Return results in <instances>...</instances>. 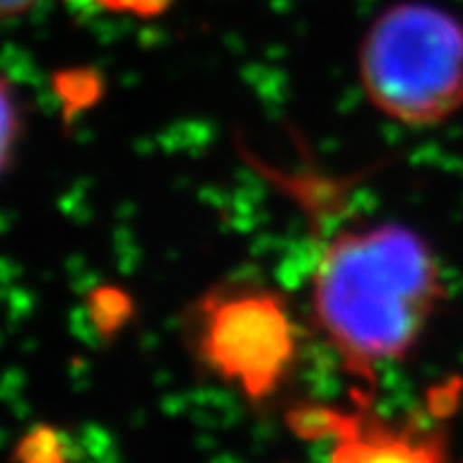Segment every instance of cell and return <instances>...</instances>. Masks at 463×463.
Listing matches in <instances>:
<instances>
[{
    "mask_svg": "<svg viewBox=\"0 0 463 463\" xmlns=\"http://www.w3.org/2000/svg\"><path fill=\"white\" fill-rule=\"evenodd\" d=\"M439 298L433 250L397 222L341 232L312 279L315 322L347 372L369 385L378 366L414 350Z\"/></svg>",
    "mask_w": 463,
    "mask_h": 463,
    "instance_id": "1",
    "label": "cell"
},
{
    "mask_svg": "<svg viewBox=\"0 0 463 463\" xmlns=\"http://www.w3.org/2000/svg\"><path fill=\"white\" fill-rule=\"evenodd\" d=\"M360 79L392 121H447L463 107V22L430 3L388 7L362 41Z\"/></svg>",
    "mask_w": 463,
    "mask_h": 463,
    "instance_id": "2",
    "label": "cell"
},
{
    "mask_svg": "<svg viewBox=\"0 0 463 463\" xmlns=\"http://www.w3.org/2000/svg\"><path fill=\"white\" fill-rule=\"evenodd\" d=\"M194 343L208 372L237 385L249 400H265L291 369L298 334L275 293L222 288L199 305Z\"/></svg>",
    "mask_w": 463,
    "mask_h": 463,
    "instance_id": "3",
    "label": "cell"
},
{
    "mask_svg": "<svg viewBox=\"0 0 463 463\" xmlns=\"http://www.w3.org/2000/svg\"><path fill=\"white\" fill-rule=\"evenodd\" d=\"M305 435H329L334 439L331 463H445V439L439 430L420 423L397 426L369 414V409L353 411L305 409L298 423Z\"/></svg>",
    "mask_w": 463,
    "mask_h": 463,
    "instance_id": "4",
    "label": "cell"
},
{
    "mask_svg": "<svg viewBox=\"0 0 463 463\" xmlns=\"http://www.w3.org/2000/svg\"><path fill=\"white\" fill-rule=\"evenodd\" d=\"M36 0H0V10H3V17H19L24 14Z\"/></svg>",
    "mask_w": 463,
    "mask_h": 463,
    "instance_id": "5",
    "label": "cell"
},
{
    "mask_svg": "<svg viewBox=\"0 0 463 463\" xmlns=\"http://www.w3.org/2000/svg\"><path fill=\"white\" fill-rule=\"evenodd\" d=\"M90 3L104 7V10H114V13H121L123 3H126V0H90Z\"/></svg>",
    "mask_w": 463,
    "mask_h": 463,
    "instance_id": "6",
    "label": "cell"
}]
</instances>
